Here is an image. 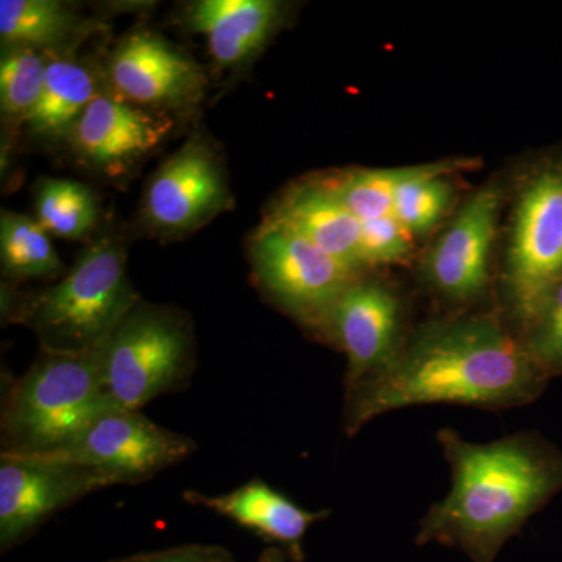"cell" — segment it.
<instances>
[{"label": "cell", "mask_w": 562, "mask_h": 562, "mask_svg": "<svg viewBox=\"0 0 562 562\" xmlns=\"http://www.w3.org/2000/svg\"><path fill=\"white\" fill-rule=\"evenodd\" d=\"M281 5L273 0H201L187 13L191 31L209 40L220 65H238L265 46L276 31Z\"/></svg>", "instance_id": "17"}, {"label": "cell", "mask_w": 562, "mask_h": 562, "mask_svg": "<svg viewBox=\"0 0 562 562\" xmlns=\"http://www.w3.org/2000/svg\"><path fill=\"white\" fill-rule=\"evenodd\" d=\"M512 220L503 297L522 335L562 280V147L528 166Z\"/></svg>", "instance_id": "5"}, {"label": "cell", "mask_w": 562, "mask_h": 562, "mask_svg": "<svg viewBox=\"0 0 562 562\" xmlns=\"http://www.w3.org/2000/svg\"><path fill=\"white\" fill-rule=\"evenodd\" d=\"M192 336L181 314L138 303L101 346L103 390L111 408L143 406L190 380Z\"/></svg>", "instance_id": "6"}, {"label": "cell", "mask_w": 562, "mask_h": 562, "mask_svg": "<svg viewBox=\"0 0 562 562\" xmlns=\"http://www.w3.org/2000/svg\"><path fill=\"white\" fill-rule=\"evenodd\" d=\"M403 173L405 168L361 169L327 183L362 224L394 214L395 191Z\"/></svg>", "instance_id": "24"}, {"label": "cell", "mask_w": 562, "mask_h": 562, "mask_svg": "<svg viewBox=\"0 0 562 562\" xmlns=\"http://www.w3.org/2000/svg\"><path fill=\"white\" fill-rule=\"evenodd\" d=\"M36 221L50 235L83 238L98 221V203L85 184L72 180H44L36 191Z\"/></svg>", "instance_id": "22"}, {"label": "cell", "mask_w": 562, "mask_h": 562, "mask_svg": "<svg viewBox=\"0 0 562 562\" xmlns=\"http://www.w3.org/2000/svg\"><path fill=\"white\" fill-rule=\"evenodd\" d=\"M114 486L94 469L41 457L0 454V547L10 550L52 514L92 492Z\"/></svg>", "instance_id": "9"}, {"label": "cell", "mask_w": 562, "mask_h": 562, "mask_svg": "<svg viewBox=\"0 0 562 562\" xmlns=\"http://www.w3.org/2000/svg\"><path fill=\"white\" fill-rule=\"evenodd\" d=\"M77 18L54 0H2L0 36L10 47L57 49L77 32Z\"/></svg>", "instance_id": "19"}, {"label": "cell", "mask_w": 562, "mask_h": 562, "mask_svg": "<svg viewBox=\"0 0 562 562\" xmlns=\"http://www.w3.org/2000/svg\"><path fill=\"white\" fill-rule=\"evenodd\" d=\"M520 336L550 380L562 375V280Z\"/></svg>", "instance_id": "25"}, {"label": "cell", "mask_w": 562, "mask_h": 562, "mask_svg": "<svg viewBox=\"0 0 562 562\" xmlns=\"http://www.w3.org/2000/svg\"><path fill=\"white\" fill-rule=\"evenodd\" d=\"M251 262L261 290L281 310L316 328L360 271L325 254L301 235L269 221L257 233Z\"/></svg>", "instance_id": "7"}, {"label": "cell", "mask_w": 562, "mask_h": 562, "mask_svg": "<svg viewBox=\"0 0 562 562\" xmlns=\"http://www.w3.org/2000/svg\"><path fill=\"white\" fill-rule=\"evenodd\" d=\"M288 554L280 547H271V549L265 550L258 562H288Z\"/></svg>", "instance_id": "28"}, {"label": "cell", "mask_w": 562, "mask_h": 562, "mask_svg": "<svg viewBox=\"0 0 562 562\" xmlns=\"http://www.w3.org/2000/svg\"><path fill=\"white\" fill-rule=\"evenodd\" d=\"M183 498L191 505L203 506L227 517L268 542L277 543L294 562L303 561L302 541L312 525L330 516L328 509L308 512L302 508L260 479L221 495L184 491Z\"/></svg>", "instance_id": "15"}, {"label": "cell", "mask_w": 562, "mask_h": 562, "mask_svg": "<svg viewBox=\"0 0 562 562\" xmlns=\"http://www.w3.org/2000/svg\"><path fill=\"white\" fill-rule=\"evenodd\" d=\"M110 76L125 98L143 105H181L202 94L201 69L151 33L127 36L111 58Z\"/></svg>", "instance_id": "14"}, {"label": "cell", "mask_w": 562, "mask_h": 562, "mask_svg": "<svg viewBox=\"0 0 562 562\" xmlns=\"http://www.w3.org/2000/svg\"><path fill=\"white\" fill-rule=\"evenodd\" d=\"M228 203L216 155L190 140L155 173L146 192V217L158 231L187 232L216 216Z\"/></svg>", "instance_id": "12"}, {"label": "cell", "mask_w": 562, "mask_h": 562, "mask_svg": "<svg viewBox=\"0 0 562 562\" xmlns=\"http://www.w3.org/2000/svg\"><path fill=\"white\" fill-rule=\"evenodd\" d=\"M447 172L446 162L405 168L395 191L394 216L413 236L435 227L449 209L453 191Z\"/></svg>", "instance_id": "21"}, {"label": "cell", "mask_w": 562, "mask_h": 562, "mask_svg": "<svg viewBox=\"0 0 562 562\" xmlns=\"http://www.w3.org/2000/svg\"><path fill=\"white\" fill-rule=\"evenodd\" d=\"M47 66L38 50L10 47L0 61V105L7 116L25 117L38 103Z\"/></svg>", "instance_id": "23"}, {"label": "cell", "mask_w": 562, "mask_h": 562, "mask_svg": "<svg viewBox=\"0 0 562 562\" xmlns=\"http://www.w3.org/2000/svg\"><path fill=\"white\" fill-rule=\"evenodd\" d=\"M552 380L522 336L494 314H457L422 325L382 372L346 391L344 431L412 406L512 409L530 405Z\"/></svg>", "instance_id": "1"}, {"label": "cell", "mask_w": 562, "mask_h": 562, "mask_svg": "<svg viewBox=\"0 0 562 562\" xmlns=\"http://www.w3.org/2000/svg\"><path fill=\"white\" fill-rule=\"evenodd\" d=\"M0 257L3 273L10 279H43L63 271L49 233L24 214L3 211L0 220Z\"/></svg>", "instance_id": "20"}, {"label": "cell", "mask_w": 562, "mask_h": 562, "mask_svg": "<svg viewBox=\"0 0 562 562\" xmlns=\"http://www.w3.org/2000/svg\"><path fill=\"white\" fill-rule=\"evenodd\" d=\"M109 562H235V560L224 547L191 543V546L173 547L160 552L133 554V557Z\"/></svg>", "instance_id": "27"}, {"label": "cell", "mask_w": 562, "mask_h": 562, "mask_svg": "<svg viewBox=\"0 0 562 562\" xmlns=\"http://www.w3.org/2000/svg\"><path fill=\"white\" fill-rule=\"evenodd\" d=\"M101 346L43 350L32 368L10 383L0 422L2 452H55L113 409L103 390Z\"/></svg>", "instance_id": "3"}, {"label": "cell", "mask_w": 562, "mask_h": 562, "mask_svg": "<svg viewBox=\"0 0 562 562\" xmlns=\"http://www.w3.org/2000/svg\"><path fill=\"white\" fill-rule=\"evenodd\" d=\"M452 471V487L419 522L416 546L461 550L494 562L505 543L562 492V452L536 431L476 443L452 428L436 435Z\"/></svg>", "instance_id": "2"}, {"label": "cell", "mask_w": 562, "mask_h": 562, "mask_svg": "<svg viewBox=\"0 0 562 562\" xmlns=\"http://www.w3.org/2000/svg\"><path fill=\"white\" fill-rule=\"evenodd\" d=\"M195 442L140 412L111 409L92 422L68 446L43 453L101 472L116 484H136L179 464L194 452Z\"/></svg>", "instance_id": "8"}, {"label": "cell", "mask_w": 562, "mask_h": 562, "mask_svg": "<svg viewBox=\"0 0 562 562\" xmlns=\"http://www.w3.org/2000/svg\"><path fill=\"white\" fill-rule=\"evenodd\" d=\"M171 131V121L133 109L120 99H94L70 132L74 149L109 176L131 169Z\"/></svg>", "instance_id": "13"}, {"label": "cell", "mask_w": 562, "mask_h": 562, "mask_svg": "<svg viewBox=\"0 0 562 562\" xmlns=\"http://www.w3.org/2000/svg\"><path fill=\"white\" fill-rule=\"evenodd\" d=\"M95 88L94 76L79 63L50 61L40 101L25 122L44 138L70 135L81 114L98 98Z\"/></svg>", "instance_id": "18"}, {"label": "cell", "mask_w": 562, "mask_h": 562, "mask_svg": "<svg viewBox=\"0 0 562 562\" xmlns=\"http://www.w3.org/2000/svg\"><path fill=\"white\" fill-rule=\"evenodd\" d=\"M138 303L121 247L102 239L60 283L25 299L18 321L38 335L43 350L85 351L105 342Z\"/></svg>", "instance_id": "4"}, {"label": "cell", "mask_w": 562, "mask_h": 562, "mask_svg": "<svg viewBox=\"0 0 562 562\" xmlns=\"http://www.w3.org/2000/svg\"><path fill=\"white\" fill-rule=\"evenodd\" d=\"M402 321L401 297L383 281L360 277L333 303L314 330L346 355V391L394 360L406 339Z\"/></svg>", "instance_id": "10"}, {"label": "cell", "mask_w": 562, "mask_h": 562, "mask_svg": "<svg viewBox=\"0 0 562 562\" xmlns=\"http://www.w3.org/2000/svg\"><path fill=\"white\" fill-rule=\"evenodd\" d=\"M271 222L308 239L325 254L361 272L362 225L327 181L294 188L277 206Z\"/></svg>", "instance_id": "16"}, {"label": "cell", "mask_w": 562, "mask_h": 562, "mask_svg": "<svg viewBox=\"0 0 562 562\" xmlns=\"http://www.w3.org/2000/svg\"><path fill=\"white\" fill-rule=\"evenodd\" d=\"M498 211L497 187L476 191L425 258V281L443 301L469 305L483 297L490 284Z\"/></svg>", "instance_id": "11"}, {"label": "cell", "mask_w": 562, "mask_h": 562, "mask_svg": "<svg viewBox=\"0 0 562 562\" xmlns=\"http://www.w3.org/2000/svg\"><path fill=\"white\" fill-rule=\"evenodd\" d=\"M361 225L364 266L397 262L412 250L413 235L394 214L382 220L362 222Z\"/></svg>", "instance_id": "26"}]
</instances>
